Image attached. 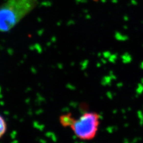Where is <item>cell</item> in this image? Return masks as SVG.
Masks as SVG:
<instances>
[{"label":"cell","mask_w":143,"mask_h":143,"mask_svg":"<svg viewBox=\"0 0 143 143\" xmlns=\"http://www.w3.org/2000/svg\"><path fill=\"white\" fill-rule=\"evenodd\" d=\"M74 119L75 118L72 116L71 113L62 115L60 118V122L61 126L65 127H70L73 123Z\"/></svg>","instance_id":"obj_3"},{"label":"cell","mask_w":143,"mask_h":143,"mask_svg":"<svg viewBox=\"0 0 143 143\" xmlns=\"http://www.w3.org/2000/svg\"><path fill=\"white\" fill-rule=\"evenodd\" d=\"M138 116L139 117V119H140V121H141V124L143 125V114L142 112L139 111L138 112Z\"/></svg>","instance_id":"obj_6"},{"label":"cell","mask_w":143,"mask_h":143,"mask_svg":"<svg viewBox=\"0 0 143 143\" xmlns=\"http://www.w3.org/2000/svg\"><path fill=\"white\" fill-rule=\"evenodd\" d=\"M141 67L142 68V69H143V62L141 63Z\"/></svg>","instance_id":"obj_7"},{"label":"cell","mask_w":143,"mask_h":143,"mask_svg":"<svg viewBox=\"0 0 143 143\" xmlns=\"http://www.w3.org/2000/svg\"><path fill=\"white\" fill-rule=\"evenodd\" d=\"M95 1H99V0H95Z\"/></svg>","instance_id":"obj_9"},{"label":"cell","mask_w":143,"mask_h":143,"mask_svg":"<svg viewBox=\"0 0 143 143\" xmlns=\"http://www.w3.org/2000/svg\"><path fill=\"white\" fill-rule=\"evenodd\" d=\"M38 0H6L0 6V32L10 30L36 7Z\"/></svg>","instance_id":"obj_1"},{"label":"cell","mask_w":143,"mask_h":143,"mask_svg":"<svg viewBox=\"0 0 143 143\" xmlns=\"http://www.w3.org/2000/svg\"><path fill=\"white\" fill-rule=\"evenodd\" d=\"M137 92L139 94H141L143 92V84H139L138 86Z\"/></svg>","instance_id":"obj_5"},{"label":"cell","mask_w":143,"mask_h":143,"mask_svg":"<svg viewBox=\"0 0 143 143\" xmlns=\"http://www.w3.org/2000/svg\"><path fill=\"white\" fill-rule=\"evenodd\" d=\"M100 122V115L95 112L84 113L75 119L70 127L76 137L82 140H91L95 137Z\"/></svg>","instance_id":"obj_2"},{"label":"cell","mask_w":143,"mask_h":143,"mask_svg":"<svg viewBox=\"0 0 143 143\" xmlns=\"http://www.w3.org/2000/svg\"><path fill=\"white\" fill-rule=\"evenodd\" d=\"M142 84H143V79L142 80Z\"/></svg>","instance_id":"obj_8"},{"label":"cell","mask_w":143,"mask_h":143,"mask_svg":"<svg viewBox=\"0 0 143 143\" xmlns=\"http://www.w3.org/2000/svg\"><path fill=\"white\" fill-rule=\"evenodd\" d=\"M7 129V125L4 119L0 116V139L5 134Z\"/></svg>","instance_id":"obj_4"}]
</instances>
